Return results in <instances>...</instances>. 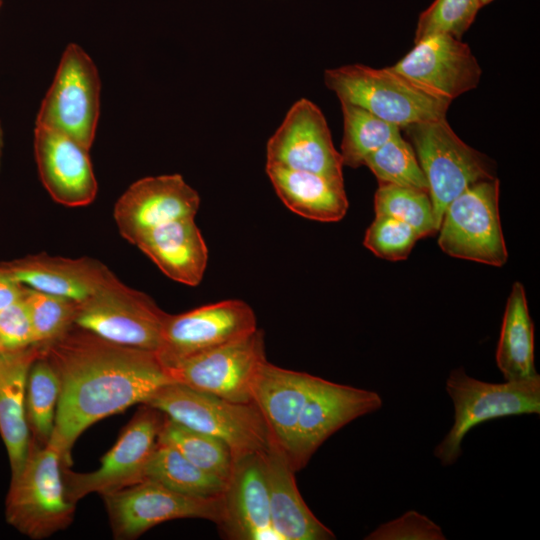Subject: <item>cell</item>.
I'll list each match as a JSON object with an SVG mask.
<instances>
[{"mask_svg": "<svg viewBox=\"0 0 540 540\" xmlns=\"http://www.w3.org/2000/svg\"><path fill=\"white\" fill-rule=\"evenodd\" d=\"M43 350L60 382L49 441L64 466L70 467L71 450L88 427L174 383L156 351L116 344L77 325Z\"/></svg>", "mask_w": 540, "mask_h": 540, "instance_id": "obj_1", "label": "cell"}, {"mask_svg": "<svg viewBox=\"0 0 540 540\" xmlns=\"http://www.w3.org/2000/svg\"><path fill=\"white\" fill-rule=\"evenodd\" d=\"M324 82L340 102L359 106L401 129L413 123L446 117L452 101L391 67L351 64L327 69Z\"/></svg>", "mask_w": 540, "mask_h": 540, "instance_id": "obj_2", "label": "cell"}, {"mask_svg": "<svg viewBox=\"0 0 540 540\" xmlns=\"http://www.w3.org/2000/svg\"><path fill=\"white\" fill-rule=\"evenodd\" d=\"M144 404L188 428L223 441L234 459L263 452L272 441L266 421L253 402H234L171 383Z\"/></svg>", "mask_w": 540, "mask_h": 540, "instance_id": "obj_3", "label": "cell"}, {"mask_svg": "<svg viewBox=\"0 0 540 540\" xmlns=\"http://www.w3.org/2000/svg\"><path fill=\"white\" fill-rule=\"evenodd\" d=\"M63 466L61 452L53 442L40 444L31 438L25 464L11 478L5 501L8 524L35 540L70 525L76 504L66 496Z\"/></svg>", "mask_w": 540, "mask_h": 540, "instance_id": "obj_4", "label": "cell"}, {"mask_svg": "<svg viewBox=\"0 0 540 540\" xmlns=\"http://www.w3.org/2000/svg\"><path fill=\"white\" fill-rule=\"evenodd\" d=\"M406 132L428 183L434 219L439 229L448 204L471 185L496 178L488 156L466 144L446 117L413 123Z\"/></svg>", "mask_w": 540, "mask_h": 540, "instance_id": "obj_5", "label": "cell"}, {"mask_svg": "<svg viewBox=\"0 0 540 540\" xmlns=\"http://www.w3.org/2000/svg\"><path fill=\"white\" fill-rule=\"evenodd\" d=\"M446 391L454 405V422L434 456L443 466L454 464L462 453L466 434L487 420L521 414H540V376L505 383L470 377L464 368L453 369Z\"/></svg>", "mask_w": 540, "mask_h": 540, "instance_id": "obj_6", "label": "cell"}, {"mask_svg": "<svg viewBox=\"0 0 540 540\" xmlns=\"http://www.w3.org/2000/svg\"><path fill=\"white\" fill-rule=\"evenodd\" d=\"M438 230V244L447 255L503 266L508 252L499 216V180L479 181L453 199Z\"/></svg>", "mask_w": 540, "mask_h": 540, "instance_id": "obj_7", "label": "cell"}, {"mask_svg": "<svg viewBox=\"0 0 540 540\" xmlns=\"http://www.w3.org/2000/svg\"><path fill=\"white\" fill-rule=\"evenodd\" d=\"M100 91V77L91 57L78 44L67 45L36 125L66 134L90 150L99 119Z\"/></svg>", "mask_w": 540, "mask_h": 540, "instance_id": "obj_8", "label": "cell"}, {"mask_svg": "<svg viewBox=\"0 0 540 540\" xmlns=\"http://www.w3.org/2000/svg\"><path fill=\"white\" fill-rule=\"evenodd\" d=\"M168 313L118 278L78 302L75 325L110 342L158 351Z\"/></svg>", "mask_w": 540, "mask_h": 540, "instance_id": "obj_9", "label": "cell"}, {"mask_svg": "<svg viewBox=\"0 0 540 540\" xmlns=\"http://www.w3.org/2000/svg\"><path fill=\"white\" fill-rule=\"evenodd\" d=\"M142 405L101 458L98 469L78 473L63 466L65 492L72 503L90 493L103 496L144 480L146 465L166 416L156 408Z\"/></svg>", "mask_w": 540, "mask_h": 540, "instance_id": "obj_10", "label": "cell"}, {"mask_svg": "<svg viewBox=\"0 0 540 540\" xmlns=\"http://www.w3.org/2000/svg\"><path fill=\"white\" fill-rule=\"evenodd\" d=\"M115 539L132 540L163 522L197 518L216 523L223 516V494L202 498L145 479L102 496Z\"/></svg>", "mask_w": 540, "mask_h": 540, "instance_id": "obj_11", "label": "cell"}, {"mask_svg": "<svg viewBox=\"0 0 540 540\" xmlns=\"http://www.w3.org/2000/svg\"><path fill=\"white\" fill-rule=\"evenodd\" d=\"M264 334H250L165 365L174 381L230 401L252 402L251 385L266 361Z\"/></svg>", "mask_w": 540, "mask_h": 540, "instance_id": "obj_12", "label": "cell"}, {"mask_svg": "<svg viewBox=\"0 0 540 540\" xmlns=\"http://www.w3.org/2000/svg\"><path fill=\"white\" fill-rule=\"evenodd\" d=\"M381 406L382 398L374 391L314 376L289 454L294 470L305 467L316 450L340 428Z\"/></svg>", "mask_w": 540, "mask_h": 540, "instance_id": "obj_13", "label": "cell"}, {"mask_svg": "<svg viewBox=\"0 0 540 540\" xmlns=\"http://www.w3.org/2000/svg\"><path fill=\"white\" fill-rule=\"evenodd\" d=\"M253 309L241 300H224L185 313L168 314L157 351L164 365L244 337L255 331Z\"/></svg>", "mask_w": 540, "mask_h": 540, "instance_id": "obj_14", "label": "cell"}, {"mask_svg": "<svg viewBox=\"0 0 540 540\" xmlns=\"http://www.w3.org/2000/svg\"><path fill=\"white\" fill-rule=\"evenodd\" d=\"M266 155L269 166L343 179L341 155L333 145L324 114L305 98L289 109L269 139Z\"/></svg>", "mask_w": 540, "mask_h": 540, "instance_id": "obj_15", "label": "cell"}, {"mask_svg": "<svg viewBox=\"0 0 540 540\" xmlns=\"http://www.w3.org/2000/svg\"><path fill=\"white\" fill-rule=\"evenodd\" d=\"M196 190L180 174L145 177L131 184L114 206L121 236L131 244L145 232L182 218L195 217Z\"/></svg>", "mask_w": 540, "mask_h": 540, "instance_id": "obj_16", "label": "cell"}, {"mask_svg": "<svg viewBox=\"0 0 540 540\" xmlns=\"http://www.w3.org/2000/svg\"><path fill=\"white\" fill-rule=\"evenodd\" d=\"M391 68L450 100L475 89L481 67L470 47L451 34L435 33L414 47Z\"/></svg>", "mask_w": 540, "mask_h": 540, "instance_id": "obj_17", "label": "cell"}, {"mask_svg": "<svg viewBox=\"0 0 540 540\" xmlns=\"http://www.w3.org/2000/svg\"><path fill=\"white\" fill-rule=\"evenodd\" d=\"M34 154L41 182L51 198L67 207L92 203L98 185L89 150L56 130L36 125Z\"/></svg>", "mask_w": 540, "mask_h": 540, "instance_id": "obj_18", "label": "cell"}, {"mask_svg": "<svg viewBox=\"0 0 540 540\" xmlns=\"http://www.w3.org/2000/svg\"><path fill=\"white\" fill-rule=\"evenodd\" d=\"M218 527L228 539L280 540L271 524L262 452L234 459L223 493V516Z\"/></svg>", "mask_w": 540, "mask_h": 540, "instance_id": "obj_19", "label": "cell"}, {"mask_svg": "<svg viewBox=\"0 0 540 540\" xmlns=\"http://www.w3.org/2000/svg\"><path fill=\"white\" fill-rule=\"evenodd\" d=\"M17 282L32 289L81 302L117 277L100 261L46 253L0 262Z\"/></svg>", "mask_w": 540, "mask_h": 540, "instance_id": "obj_20", "label": "cell"}, {"mask_svg": "<svg viewBox=\"0 0 540 540\" xmlns=\"http://www.w3.org/2000/svg\"><path fill=\"white\" fill-rule=\"evenodd\" d=\"M313 379V375L284 369L266 360L252 381V402L263 415L272 440L288 458Z\"/></svg>", "mask_w": 540, "mask_h": 540, "instance_id": "obj_21", "label": "cell"}, {"mask_svg": "<svg viewBox=\"0 0 540 540\" xmlns=\"http://www.w3.org/2000/svg\"><path fill=\"white\" fill-rule=\"evenodd\" d=\"M269 492L271 524L280 540H333L303 500L286 452L273 440L262 452Z\"/></svg>", "mask_w": 540, "mask_h": 540, "instance_id": "obj_22", "label": "cell"}, {"mask_svg": "<svg viewBox=\"0 0 540 540\" xmlns=\"http://www.w3.org/2000/svg\"><path fill=\"white\" fill-rule=\"evenodd\" d=\"M194 218L155 227L134 244L167 277L188 286L201 282L208 262V249Z\"/></svg>", "mask_w": 540, "mask_h": 540, "instance_id": "obj_23", "label": "cell"}, {"mask_svg": "<svg viewBox=\"0 0 540 540\" xmlns=\"http://www.w3.org/2000/svg\"><path fill=\"white\" fill-rule=\"evenodd\" d=\"M42 351L38 345L21 351L0 349V436L7 450L11 478L22 470L30 449L26 384L30 366Z\"/></svg>", "mask_w": 540, "mask_h": 540, "instance_id": "obj_24", "label": "cell"}, {"mask_svg": "<svg viewBox=\"0 0 540 540\" xmlns=\"http://www.w3.org/2000/svg\"><path fill=\"white\" fill-rule=\"evenodd\" d=\"M279 198L292 212L320 222H337L348 209L344 179L266 165Z\"/></svg>", "mask_w": 540, "mask_h": 540, "instance_id": "obj_25", "label": "cell"}, {"mask_svg": "<svg viewBox=\"0 0 540 540\" xmlns=\"http://www.w3.org/2000/svg\"><path fill=\"white\" fill-rule=\"evenodd\" d=\"M496 364L506 381H519L539 375L534 364V325L529 314L525 290L513 284L507 299Z\"/></svg>", "mask_w": 540, "mask_h": 540, "instance_id": "obj_26", "label": "cell"}, {"mask_svg": "<svg viewBox=\"0 0 540 540\" xmlns=\"http://www.w3.org/2000/svg\"><path fill=\"white\" fill-rule=\"evenodd\" d=\"M145 479L202 498L219 497L226 488V481L197 467L173 447L159 442L146 465Z\"/></svg>", "mask_w": 540, "mask_h": 540, "instance_id": "obj_27", "label": "cell"}, {"mask_svg": "<svg viewBox=\"0 0 540 540\" xmlns=\"http://www.w3.org/2000/svg\"><path fill=\"white\" fill-rule=\"evenodd\" d=\"M157 442L173 447L197 467L226 482L231 475L234 463L232 451L226 443L211 435L188 428L166 416Z\"/></svg>", "mask_w": 540, "mask_h": 540, "instance_id": "obj_28", "label": "cell"}, {"mask_svg": "<svg viewBox=\"0 0 540 540\" xmlns=\"http://www.w3.org/2000/svg\"><path fill=\"white\" fill-rule=\"evenodd\" d=\"M60 396L58 375L42 353L30 366L25 394V411L31 438L40 444L49 442Z\"/></svg>", "mask_w": 540, "mask_h": 540, "instance_id": "obj_29", "label": "cell"}, {"mask_svg": "<svg viewBox=\"0 0 540 540\" xmlns=\"http://www.w3.org/2000/svg\"><path fill=\"white\" fill-rule=\"evenodd\" d=\"M341 103L343 138L341 159L343 166L357 168L365 159L390 139L401 134V128L388 123L369 111L346 102Z\"/></svg>", "mask_w": 540, "mask_h": 540, "instance_id": "obj_30", "label": "cell"}, {"mask_svg": "<svg viewBox=\"0 0 540 540\" xmlns=\"http://www.w3.org/2000/svg\"><path fill=\"white\" fill-rule=\"evenodd\" d=\"M376 215H386L411 226L421 238L438 231L428 192L379 183L374 196Z\"/></svg>", "mask_w": 540, "mask_h": 540, "instance_id": "obj_31", "label": "cell"}, {"mask_svg": "<svg viewBox=\"0 0 540 540\" xmlns=\"http://www.w3.org/2000/svg\"><path fill=\"white\" fill-rule=\"evenodd\" d=\"M379 183L428 192L426 177L411 144L401 134L387 141L364 161Z\"/></svg>", "mask_w": 540, "mask_h": 540, "instance_id": "obj_32", "label": "cell"}, {"mask_svg": "<svg viewBox=\"0 0 540 540\" xmlns=\"http://www.w3.org/2000/svg\"><path fill=\"white\" fill-rule=\"evenodd\" d=\"M23 299L29 313L35 345L45 347L75 325L77 301L27 286L24 287Z\"/></svg>", "mask_w": 540, "mask_h": 540, "instance_id": "obj_33", "label": "cell"}, {"mask_svg": "<svg viewBox=\"0 0 540 540\" xmlns=\"http://www.w3.org/2000/svg\"><path fill=\"white\" fill-rule=\"evenodd\" d=\"M480 8V0H434L418 18L414 42L435 33H448L461 39Z\"/></svg>", "mask_w": 540, "mask_h": 540, "instance_id": "obj_34", "label": "cell"}, {"mask_svg": "<svg viewBox=\"0 0 540 540\" xmlns=\"http://www.w3.org/2000/svg\"><path fill=\"white\" fill-rule=\"evenodd\" d=\"M420 235L408 224L386 215H375L364 236V246L374 255L390 260L406 259Z\"/></svg>", "mask_w": 540, "mask_h": 540, "instance_id": "obj_35", "label": "cell"}, {"mask_svg": "<svg viewBox=\"0 0 540 540\" xmlns=\"http://www.w3.org/2000/svg\"><path fill=\"white\" fill-rule=\"evenodd\" d=\"M366 540H443L441 528L417 511H407L397 519L378 526Z\"/></svg>", "mask_w": 540, "mask_h": 540, "instance_id": "obj_36", "label": "cell"}, {"mask_svg": "<svg viewBox=\"0 0 540 540\" xmlns=\"http://www.w3.org/2000/svg\"><path fill=\"white\" fill-rule=\"evenodd\" d=\"M29 313L22 297L0 310V349L21 351L34 346Z\"/></svg>", "mask_w": 540, "mask_h": 540, "instance_id": "obj_37", "label": "cell"}, {"mask_svg": "<svg viewBox=\"0 0 540 540\" xmlns=\"http://www.w3.org/2000/svg\"><path fill=\"white\" fill-rule=\"evenodd\" d=\"M24 287L0 266V310L19 300L23 295Z\"/></svg>", "mask_w": 540, "mask_h": 540, "instance_id": "obj_38", "label": "cell"}, {"mask_svg": "<svg viewBox=\"0 0 540 540\" xmlns=\"http://www.w3.org/2000/svg\"><path fill=\"white\" fill-rule=\"evenodd\" d=\"M3 145H4L3 130H2V127H1V123H0V166H1V157H2Z\"/></svg>", "mask_w": 540, "mask_h": 540, "instance_id": "obj_39", "label": "cell"}, {"mask_svg": "<svg viewBox=\"0 0 540 540\" xmlns=\"http://www.w3.org/2000/svg\"><path fill=\"white\" fill-rule=\"evenodd\" d=\"M493 0H480V3H481V7L485 6V5H488L489 3H491Z\"/></svg>", "mask_w": 540, "mask_h": 540, "instance_id": "obj_40", "label": "cell"}, {"mask_svg": "<svg viewBox=\"0 0 540 540\" xmlns=\"http://www.w3.org/2000/svg\"><path fill=\"white\" fill-rule=\"evenodd\" d=\"M0 5H1V0H0Z\"/></svg>", "mask_w": 540, "mask_h": 540, "instance_id": "obj_41", "label": "cell"}]
</instances>
